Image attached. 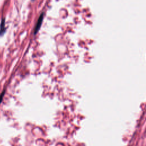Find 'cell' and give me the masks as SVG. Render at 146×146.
<instances>
[{"instance_id":"obj_1","label":"cell","mask_w":146,"mask_h":146,"mask_svg":"<svg viewBox=\"0 0 146 146\" xmlns=\"http://www.w3.org/2000/svg\"><path fill=\"white\" fill-rule=\"evenodd\" d=\"M43 13H42L41 15H40V17H39V19L37 22V24L35 25V29H34V34H36L37 33V32L38 31V30H39L41 26V25H42V23L43 22Z\"/></svg>"},{"instance_id":"obj_2","label":"cell","mask_w":146,"mask_h":146,"mask_svg":"<svg viewBox=\"0 0 146 146\" xmlns=\"http://www.w3.org/2000/svg\"><path fill=\"white\" fill-rule=\"evenodd\" d=\"M5 31V20L3 19L1 22V27H0V35H3V34Z\"/></svg>"},{"instance_id":"obj_3","label":"cell","mask_w":146,"mask_h":146,"mask_svg":"<svg viewBox=\"0 0 146 146\" xmlns=\"http://www.w3.org/2000/svg\"><path fill=\"white\" fill-rule=\"evenodd\" d=\"M4 94H5V91H4L1 95H0V103H1V102L3 101V97H4Z\"/></svg>"}]
</instances>
